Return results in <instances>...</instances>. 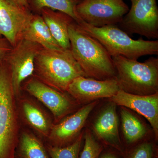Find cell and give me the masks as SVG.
<instances>
[{
	"mask_svg": "<svg viewBox=\"0 0 158 158\" xmlns=\"http://www.w3.org/2000/svg\"><path fill=\"white\" fill-rule=\"evenodd\" d=\"M74 22L68 28L70 50L86 77L100 81L116 79L112 57L98 40Z\"/></svg>",
	"mask_w": 158,
	"mask_h": 158,
	"instance_id": "1",
	"label": "cell"
},
{
	"mask_svg": "<svg viewBox=\"0 0 158 158\" xmlns=\"http://www.w3.org/2000/svg\"><path fill=\"white\" fill-rule=\"evenodd\" d=\"M26 89L45 105L56 118H62L70 109L71 105L67 98L43 82L32 79Z\"/></svg>",
	"mask_w": 158,
	"mask_h": 158,
	"instance_id": "14",
	"label": "cell"
},
{
	"mask_svg": "<svg viewBox=\"0 0 158 158\" xmlns=\"http://www.w3.org/2000/svg\"><path fill=\"white\" fill-rule=\"evenodd\" d=\"M102 152L99 158H119L117 155L115 153L111 152L102 153Z\"/></svg>",
	"mask_w": 158,
	"mask_h": 158,
	"instance_id": "26",
	"label": "cell"
},
{
	"mask_svg": "<svg viewBox=\"0 0 158 158\" xmlns=\"http://www.w3.org/2000/svg\"><path fill=\"white\" fill-rule=\"evenodd\" d=\"M22 39L36 43L44 48L50 50L62 49L53 37L42 16L38 15H33L24 32Z\"/></svg>",
	"mask_w": 158,
	"mask_h": 158,
	"instance_id": "16",
	"label": "cell"
},
{
	"mask_svg": "<svg viewBox=\"0 0 158 158\" xmlns=\"http://www.w3.org/2000/svg\"><path fill=\"white\" fill-rule=\"evenodd\" d=\"M33 15L30 9L17 6L10 0H0V36L14 47L22 39Z\"/></svg>",
	"mask_w": 158,
	"mask_h": 158,
	"instance_id": "9",
	"label": "cell"
},
{
	"mask_svg": "<svg viewBox=\"0 0 158 158\" xmlns=\"http://www.w3.org/2000/svg\"><path fill=\"white\" fill-rule=\"evenodd\" d=\"M42 48L36 43L22 39L5 59L10 69L15 95L19 92L22 82L33 74L35 57Z\"/></svg>",
	"mask_w": 158,
	"mask_h": 158,
	"instance_id": "8",
	"label": "cell"
},
{
	"mask_svg": "<svg viewBox=\"0 0 158 158\" xmlns=\"http://www.w3.org/2000/svg\"><path fill=\"white\" fill-rule=\"evenodd\" d=\"M23 110L27 120L32 126L42 132L48 131V123L39 109L30 103L25 102Z\"/></svg>",
	"mask_w": 158,
	"mask_h": 158,
	"instance_id": "21",
	"label": "cell"
},
{
	"mask_svg": "<svg viewBox=\"0 0 158 158\" xmlns=\"http://www.w3.org/2000/svg\"><path fill=\"white\" fill-rule=\"evenodd\" d=\"M35 69L48 86L61 91H67L78 77H87L70 49H40L34 60Z\"/></svg>",
	"mask_w": 158,
	"mask_h": 158,
	"instance_id": "3",
	"label": "cell"
},
{
	"mask_svg": "<svg viewBox=\"0 0 158 158\" xmlns=\"http://www.w3.org/2000/svg\"><path fill=\"white\" fill-rule=\"evenodd\" d=\"M82 135L77 138L72 144L65 147L49 146L47 152L50 158H78L82 141Z\"/></svg>",
	"mask_w": 158,
	"mask_h": 158,
	"instance_id": "20",
	"label": "cell"
},
{
	"mask_svg": "<svg viewBox=\"0 0 158 158\" xmlns=\"http://www.w3.org/2000/svg\"><path fill=\"white\" fill-rule=\"evenodd\" d=\"M129 10L123 0H83L76 7L81 20L96 27L116 25Z\"/></svg>",
	"mask_w": 158,
	"mask_h": 158,
	"instance_id": "6",
	"label": "cell"
},
{
	"mask_svg": "<svg viewBox=\"0 0 158 158\" xmlns=\"http://www.w3.org/2000/svg\"><path fill=\"white\" fill-rule=\"evenodd\" d=\"M120 115L123 131L127 144L131 145L142 139L147 129L136 116L125 108H122Z\"/></svg>",
	"mask_w": 158,
	"mask_h": 158,
	"instance_id": "17",
	"label": "cell"
},
{
	"mask_svg": "<svg viewBox=\"0 0 158 158\" xmlns=\"http://www.w3.org/2000/svg\"><path fill=\"white\" fill-rule=\"evenodd\" d=\"M97 104L96 101L88 103L61 123L55 126L51 135V139L53 143L52 146L63 147L72 144L73 138L82 129Z\"/></svg>",
	"mask_w": 158,
	"mask_h": 158,
	"instance_id": "12",
	"label": "cell"
},
{
	"mask_svg": "<svg viewBox=\"0 0 158 158\" xmlns=\"http://www.w3.org/2000/svg\"><path fill=\"white\" fill-rule=\"evenodd\" d=\"M111 100L116 105L129 108L144 116L150 123L157 139L158 93L139 95L127 93L120 89Z\"/></svg>",
	"mask_w": 158,
	"mask_h": 158,
	"instance_id": "11",
	"label": "cell"
},
{
	"mask_svg": "<svg viewBox=\"0 0 158 158\" xmlns=\"http://www.w3.org/2000/svg\"><path fill=\"white\" fill-rule=\"evenodd\" d=\"M10 1L14 4H16L17 6H20L23 8L30 9L27 0H10Z\"/></svg>",
	"mask_w": 158,
	"mask_h": 158,
	"instance_id": "25",
	"label": "cell"
},
{
	"mask_svg": "<svg viewBox=\"0 0 158 158\" xmlns=\"http://www.w3.org/2000/svg\"><path fill=\"white\" fill-rule=\"evenodd\" d=\"M131 9L119 23L128 34H139L148 39L158 38V8L156 0H130Z\"/></svg>",
	"mask_w": 158,
	"mask_h": 158,
	"instance_id": "7",
	"label": "cell"
},
{
	"mask_svg": "<svg viewBox=\"0 0 158 158\" xmlns=\"http://www.w3.org/2000/svg\"><path fill=\"white\" fill-rule=\"evenodd\" d=\"M14 97L10 69L6 60H2L0 61V158H15L17 144Z\"/></svg>",
	"mask_w": 158,
	"mask_h": 158,
	"instance_id": "5",
	"label": "cell"
},
{
	"mask_svg": "<svg viewBox=\"0 0 158 158\" xmlns=\"http://www.w3.org/2000/svg\"><path fill=\"white\" fill-rule=\"evenodd\" d=\"M18 145L17 158H49L43 144L32 135L23 134Z\"/></svg>",
	"mask_w": 158,
	"mask_h": 158,
	"instance_id": "19",
	"label": "cell"
},
{
	"mask_svg": "<svg viewBox=\"0 0 158 158\" xmlns=\"http://www.w3.org/2000/svg\"><path fill=\"white\" fill-rule=\"evenodd\" d=\"M112 58L116 72V79L120 89L135 95L157 93V58L151 57L143 62L120 56Z\"/></svg>",
	"mask_w": 158,
	"mask_h": 158,
	"instance_id": "4",
	"label": "cell"
},
{
	"mask_svg": "<svg viewBox=\"0 0 158 158\" xmlns=\"http://www.w3.org/2000/svg\"><path fill=\"white\" fill-rule=\"evenodd\" d=\"M40 13L60 47L63 49H70L68 28L72 23L75 22L74 20L65 13L47 8L42 9Z\"/></svg>",
	"mask_w": 158,
	"mask_h": 158,
	"instance_id": "15",
	"label": "cell"
},
{
	"mask_svg": "<svg viewBox=\"0 0 158 158\" xmlns=\"http://www.w3.org/2000/svg\"><path fill=\"white\" fill-rule=\"evenodd\" d=\"M120 88L116 79L100 81L79 77L69 86L67 91L82 103H89L102 98H111Z\"/></svg>",
	"mask_w": 158,
	"mask_h": 158,
	"instance_id": "10",
	"label": "cell"
},
{
	"mask_svg": "<svg viewBox=\"0 0 158 158\" xmlns=\"http://www.w3.org/2000/svg\"><path fill=\"white\" fill-rule=\"evenodd\" d=\"M103 148L102 144L97 141L90 131H87L80 158H99Z\"/></svg>",
	"mask_w": 158,
	"mask_h": 158,
	"instance_id": "22",
	"label": "cell"
},
{
	"mask_svg": "<svg viewBox=\"0 0 158 158\" xmlns=\"http://www.w3.org/2000/svg\"><path fill=\"white\" fill-rule=\"evenodd\" d=\"M77 23L82 31L98 40L112 57L120 56L137 60L143 56L158 55V40L133 39L116 25L96 27L83 21Z\"/></svg>",
	"mask_w": 158,
	"mask_h": 158,
	"instance_id": "2",
	"label": "cell"
},
{
	"mask_svg": "<svg viewBox=\"0 0 158 158\" xmlns=\"http://www.w3.org/2000/svg\"><path fill=\"white\" fill-rule=\"evenodd\" d=\"M83 0H27L30 6L35 11L40 12L44 8L67 14L77 23L81 21L76 12V7Z\"/></svg>",
	"mask_w": 158,
	"mask_h": 158,
	"instance_id": "18",
	"label": "cell"
},
{
	"mask_svg": "<svg viewBox=\"0 0 158 158\" xmlns=\"http://www.w3.org/2000/svg\"><path fill=\"white\" fill-rule=\"evenodd\" d=\"M96 136L106 145L113 148L121 155L124 153L118 130L116 105L112 102L99 115L93 126Z\"/></svg>",
	"mask_w": 158,
	"mask_h": 158,
	"instance_id": "13",
	"label": "cell"
},
{
	"mask_svg": "<svg viewBox=\"0 0 158 158\" xmlns=\"http://www.w3.org/2000/svg\"><path fill=\"white\" fill-rule=\"evenodd\" d=\"M124 158H156V148L152 142H142L123 155Z\"/></svg>",
	"mask_w": 158,
	"mask_h": 158,
	"instance_id": "23",
	"label": "cell"
},
{
	"mask_svg": "<svg viewBox=\"0 0 158 158\" xmlns=\"http://www.w3.org/2000/svg\"><path fill=\"white\" fill-rule=\"evenodd\" d=\"M12 48L13 47L6 38L0 36V61L6 59Z\"/></svg>",
	"mask_w": 158,
	"mask_h": 158,
	"instance_id": "24",
	"label": "cell"
}]
</instances>
